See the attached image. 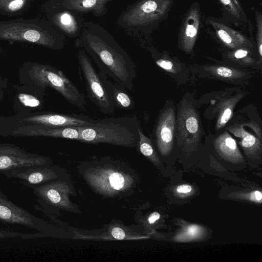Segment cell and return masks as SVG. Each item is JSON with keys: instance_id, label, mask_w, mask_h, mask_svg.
<instances>
[{"instance_id": "cell-17", "label": "cell", "mask_w": 262, "mask_h": 262, "mask_svg": "<svg viewBox=\"0 0 262 262\" xmlns=\"http://www.w3.org/2000/svg\"><path fill=\"white\" fill-rule=\"evenodd\" d=\"M99 72L115 108L122 110H131L134 108V101L127 92L126 89L115 81L111 80L104 73L100 71Z\"/></svg>"}, {"instance_id": "cell-12", "label": "cell", "mask_w": 262, "mask_h": 262, "mask_svg": "<svg viewBox=\"0 0 262 262\" xmlns=\"http://www.w3.org/2000/svg\"><path fill=\"white\" fill-rule=\"evenodd\" d=\"M175 122L174 112L171 107L165 109L159 118L155 137L158 149L163 156L168 155L172 148Z\"/></svg>"}, {"instance_id": "cell-21", "label": "cell", "mask_w": 262, "mask_h": 262, "mask_svg": "<svg viewBox=\"0 0 262 262\" xmlns=\"http://www.w3.org/2000/svg\"><path fill=\"white\" fill-rule=\"evenodd\" d=\"M34 0H0V14L16 15L28 9Z\"/></svg>"}, {"instance_id": "cell-14", "label": "cell", "mask_w": 262, "mask_h": 262, "mask_svg": "<svg viewBox=\"0 0 262 262\" xmlns=\"http://www.w3.org/2000/svg\"><path fill=\"white\" fill-rule=\"evenodd\" d=\"M199 125V118L195 110L188 105L183 106L178 118V135L188 141H196L200 135Z\"/></svg>"}, {"instance_id": "cell-16", "label": "cell", "mask_w": 262, "mask_h": 262, "mask_svg": "<svg viewBox=\"0 0 262 262\" xmlns=\"http://www.w3.org/2000/svg\"><path fill=\"white\" fill-rule=\"evenodd\" d=\"M200 23V13L198 8H191L187 13L180 31V41L186 52L193 49Z\"/></svg>"}, {"instance_id": "cell-4", "label": "cell", "mask_w": 262, "mask_h": 262, "mask_svg": "<svg viewBox=\"0 0 262 262\" xmlns=\"http://www.w3.org/2000/svg\"><path fill=\"white\" fill-rule=\"evenodd\" d=\"M170 0H139L128 5L117 20V25L128 35L148 33L165 14Z\"/></svg>"}, {"instance_id": "cell-19", "label": "cell", "mask_w": 262, "mask_h": 262, "mask_svg": "<svg viewBox=\"0 0 262 262\" xmlns=\"http://www.w3.org/2000/svg\"><path fill=\"white\" fill-rule=\"evenodd\" d=\"M212 24L217 37L227 47L236 49L251 46L250 42L241 33L222 24L214 21Z\"/></svg>"}, {"instance_id": "cell-22", "label": "cell", "mask_w": 262, "mask_h": 262, "mask_svg": "<svg viewBox=\"0 0 262 262\" xmlns=\"http://www.w3.org/2000/svg\"><path fill=\"white\" fill-rule=\"evenodd\" d=\"M241 95L224 101L220 105L219 114L216 129L217 130L223 127L227 122L231 119L233 111L235 104L242 98Z\"/></svg>"}, {"instance_id": "cell-31", "label": "cell", "mask_w": 262, "mask_h": 262, "mask_svg": "<svg viewBox=\"0 0 262 262\" xmlns=\"http://www.w3.org/2000/svg\"><path fill=\"white\" fill-rule=\"evenodd\" d=\"M258 32H257V42H258V49L259 55L260 57L262 56V43H261V17L258 19Z\"/></svg>"}, {"instance_id": "cell-15", "label": "cell", "mask_w": 262, "mask_h": 262, "mask_svg": "<svg viewBox=\"0 0 262 262\" xmlns=\"http://www.w3.org/2000/svg\"><path fill=\"white\" fill-rule=\"evenodd\" d=\"M51 3L78 12L80 14L92 13L101 17L107 12V3L115 0H48Z\"/></svg>"}, {"instance_id": "cell-36", "label": "cell", "mask_w": 262, "mask_h": 262, "mask_svg": "<svg viewBox=\"0 0 262 262\" xmlns=\"http://www.w3.org/2000/svg\"><path fill=\"white\" fill-rule=\"evenodd\" d=\"M3 98V88L2 86V85L0 83V100H2Z\"/></svg>"}, {"instance_id": "cell-13", "label": "cell", "mask_w": 262, "mask_h": 262, "mask_svg": "<svg viewBox=\"0 0 262 262\" xmlns=\"http://www.w3.org/2000/svg\"><path fill=\"white\" fill-rule=\"evenodd\" d=\"M8 178L17 180L20 183L31 189L46 184L54 179L52 169L46 166L24 168L13 170L4 174Z\"/></svg>"}, {"instance_id": "cell-3", "label": "cell", "mask_w": 262, "mask_h": 262, "mask_svg": "<svg viewBox=\"0 0 262 262\" xmlns=\"http://www.w3.org/2000/svg\"><path fill=\"white\" fill-rule=\"evenodd\" d=\"M66 37L46 20H0V40L32 43L60 50L64 47Z\"/></svg>"}, {"instance_id": "cell-28", "label": "cell", "mask_w": 262, "mask_h": 262, "mask_svg": "<svg viewBox=\"0 0 262 262\" xmlns=\"http://www.w3.org/2000/svg\"><path fill=\"white\" fill-rule=\"evenodd\" d=\"M156 64L163 69L171 73H175V69L173 63L167 59H159L156 61Z\"/></svg>"}, {"instance_id": "cell-30", "label": "cell", "mask_w": 262, "mask_h": 262, "mask_svg": "<svg viewBox=\"0 0 262 262\" xmlns=\"http://www.w3.org/2000/svg\"><path fill=\"white\" fill-rule=\"evenodd\" d=\"M249 52L247 50L241 48L236 49L233 53V57L236 59H247Z\"/></svg>"}, {"instance_id": "cell-26", "label": "cell", "mask_w": 262, "mask_h": 262, "mask_svg": "<svg viewBox=\"0 0 262 262\" xmlns=\"http://www.w3.org/2000/svg\"><path fill=\"white\" fill-rule=\"evenodd\" d=\"M111 186L115 189L120 190L123 187L125 179L123 176L119 172H114L109 178Z\"/></svg>"}, {"instance_id": "cell-18", "label": "cell", "mask_w": 262, "mask_h": 262, "mask_svg": "<svg viewBox=\"0 0 262 262\" xmlns=\"http://www.w3.org/2000/svg\"><path fill=\"white\" fill-rule=\"evenodd\" d=\"M217 153L224 159L232 162H240L243 160L235 140L226 132L219 136L214 141Z\"/></svg>"}, {"instance_id": "cell-37", "label": "cell", "mask_w": 262, "mask_h": 262, "mask_svg": "<svg viewBox=\"0 0 262 262\" xmlns=\"http://www.w3.org/2000/svg\"><path fill=\"white\" fill-rule=\"evenodd\" d=\"M2 49L0 47V54L2 52Z\"/></svg>"}, {"instance_id": "cell-7", "label": "cell", "mask_w": 262, "mask_h": 262, "mask_svg": "<svg viewBox=\"0 0 262 262\" xmlns=\"http://www.w3.org/2000/svg\"><path fill=\"white\" fill-rule=\"evenodd\" d=\"M41 10L46 20L65 36L77 38L80 35L84 22L81 14L49 1L42 4Z\"/></svg>"}, {"instance_id": "cell-20", "label": "cell", "mask_w": 262, "mask_h": 262, "mask_svg": "<svg viewBox=\"0 0 262 262\" xmlns=\"http://www.w3.org/2000/svg\"><path fill=\"white\" fill-rule=\"evenodd\" d=\"M228 129L235 136L242 138L241 144L246 152L251 153L260 149V140L252 134L247 132L243 126H232L228 127Z\"/></svg>"}, {"instance_id": "cell-27", "label": "cell", "mask_w": 262, "mask_h": 262, "mask_svg": "<svg viewBox=\"0 0 262 262\" xmlns=\"http://www.w3.org/2000/svg\"><path fill=\"white\" fill-rule=\"evenodd\" d=\"M19 98L25 105L27 106L36 107L41 104V102L39 99L29 95L20 94Z\"/></svg>"}, {"instance_id": "cell-5", "label": "cell", "mask_w": 262, "mask_h": 262, "mask_svg": "<svg viewBox=\"0 0 262 262\" xmlns=\"http://www.w3.org/2000/svg\"><path fill=\"white\" fill-rule=\"evenodd\" d=\"M29 80L40 89L47 86L55 90L70 104L84 110L85 96L72 81L58 69L48 64H32L27 72Z\"/></svg>"}, {"instance_id": "cell-2", "label": "cell", "mask_w": 262, "mask_h": 262, "mask_svg": "<svg viewBox=\"0 0 262 262\" xmlns=\"http://www.w3.org/2000/svg\"><path fill=\"white\" fill-rule=\"evenodd\" d=\"M139 126L140 124L135 114L97 119L94 123L80 127V141L135 147L139 140Z\"/></svg>"}, {"instance_id": "cell-32", "label": "cell", "mask_w": 262, "mask_h": 262, "mask_svg": "<svg viewBox=\"0 0 262 262\" xmlns=\"http://www.w3.org/2000/svg\"><path fill=\"white\" fill-rule=\"evenodd\" d=\"M112 236L117 239H123L125 237V233L119 227L114 228L111 232Z\"/></svg>"}, {"instance_id": "cell-35", "label": "cell", "mask_w": 262, "mask_h": 262, "mask_svg": "<svg viewBox=\"0 0 262 262\" xmlns=\"http://www.w3.org/2000/svg\"><path fill=\"white\" fill-rule=\"evenodd\" d=\"M160 218V214L157 212H154L149 215L148 221L150 224H153Z\"/></svg>"}, {"instance_id": "cell-8", "label": "cell", "mask_w": 262, "mask_h": 262, "mask_svg": "<svg viewBox=\"0 0 262 262\" xmlns=\"http://www.w3.org/2000/svg\"><path fill=\"white\" fill-rule=\"evenodd\" d=\"M48 158L30 153L12 144H0V173L24 168L46 166Z\"/></svg>"}, {"instance_id": "cell-11", "label": "cell", "mask_w": 262, "mask_h": 262, "mask_svg": "<svg viewBox=\"0 0 262 262\" xmlns=\"http://www.w3.org/2000/svg\"><path fill=\"white\" fill-rule=\"evenodd\" d=\"M81 127H54L42 125L23 124L12 131L14 136H43L76 140L80 141Z\"/></svg>"}, {"instance_id": "cell-10", "label": "cell", "mask_w": 262, "mask_h": 262, "mask_svg": "<svg viewBox=\"0 0 262 262\" xmlns=\"http://www.w3.org/2000/svg\"><path fill=\"white\" fill-rule=\"evenodd\" d=\"M96 119L81 114L49 113L28 116L18 122L54 127H83L94 123Z\"/></svg>"}, {"instance_id": "cell-29", "label": "cell", "mask_w": 262, "mask_h": 262, "mask_svg": "<svg viewBox=\"0 0 262 262\" xmlns=\"http://www.w3.org/2000/svg\"><path fill=\"white\" fill-rule=\"evenodd\" d=\"M200 227L196 225H192L187 227V228L186 229L185 233L188 236L190 237H195L200 234Z\"/></svg>"}, {"instance_id": "cell-33", "label": "cell", "mask_w": 262, "mask_h": 262, "mask_svg": "<svg viewBox=\"0 0 262 262\" xmlns=\"http://www.w3.org/2000/svg\"><path fill=\"white\" fill-rule=\"evenodd\" d=\"M192 190L191 186L188 184H182L178 186L177 188L178 193L185 194L190 193Z\"/></svg>"}, {"instance_id": "cell-6", "label": "cell", "mask_w": 262, "mask_h": 262, "mask_svg": "<svg viewBox=\"0 0 262 262\" xmlns=\"http://www.w3.org/2000/svg\"><path fill=\"white\" fill-rule=\"evenodd\" d=\"M78 60L88 97L102 113L113 114L115 107L100 73L96 70L90 57L82 49L78 51Z\"/></svg>"}, {"instance_id": "cell-25", "label": "cell", "mask_w": 262, "mask_h": 262, "mask_svg": "<svg viewBox=\"0 0 262 262\" xmlns=\"http://www.w3.org/2000/svg\"><path fill=\"white\" fill-rule=\"evenodd\" d=\"M226 10L235 17L239 16L242 9L237 0H220Z\"/></svg>"}, {"instance_id": "cell-23", "label": "cell", "mask_w": 262, "mask_h": 262, "mask_svg": "<svg viewBox=\"0 0 262 262\" xmlns=\"http://www.w3.org/2000/svg\"><path fill=\"white\" fill-rule=\"evenodd\" d=\"M139 140L138 144L141 152L151 160L158 162L159 158L155 152L149 138L147 137L143 133L140 126L138 127Z\"/></svg>"}, {"instance_id": "cell-9", "label": "cell", "mask_w": 262, "mask_h": 262, "mask_svg": "<svg viewBox=\"0 0 262 262\" xmlns=\"http://www.w3.org/2000/svg\"><path fill=\"white\" fill-rule=\"evenodd\" d=\"M0 222L6 225L22 226L44 232L45 224L39 218L9 200L0 190Z\"/></svg>"}, {"instance_id": "cell-34", "label": "cell", "mask_w": 262, "mask_h": 262, "mask_svg": "<svg viewBox=\"0 0 262 262\" xmlns=\"http://www.w3.org/2000/svg\"><path fill=\"white\" fill-rule=\"evenodd\" d=\"M261 199L262 194L259 191L256 190L250 194V200L252 201L261 202Z\"/></svg>"}, {"instance_id": "cell-24", "label": "cell", "mask_w": 262, "mask_h": 262, "mask_svg": "<svg viewBox=\"0 0 262 262\" xmlns=\"http://www.w3.org/2000/svg\"><path fill=\"white\" fill-rule=\"evenodd\" d=\"M209 69L213 74L225 78H239L242 77L243 73L241 71L234 69L223 66L213 67Z\"/></svg>"}, {"instance_id": "cell-1", "label": "cell", "mask_w": 262, "mask_h": 262, "mask_svg": "<svg viewBox=\"0 0 262 262\" xmlns=\"http://www.w3.org/2000/svg\"><path fill=\"white\" fill-rule=\"evenodd\" d=\"M75 45L92 58L100 71L125 89L133 90L135 63L106 29L98 23L84 21Z\"/></svg>"}]
</instances>
